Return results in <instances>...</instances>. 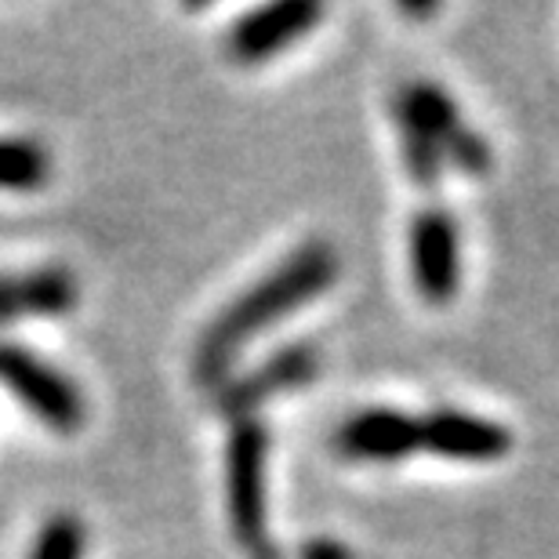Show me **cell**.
<instances>
[{"label":"cell","instance_id":"6da1fadb","mask_svg":"<svg viewBox=\"0 0 559 559\" xmlns=\"http://www.w3.org/2000/svg\"><path fill=\"white\" fill-rule=\"evenodd\" d=\"M334 280H338V254L328 243L312 240L306 248L290 251L273 273H265L259 284H251L211 320L197 345V378L204 385H222L243 345L276 328L295 309L309 306L312 298H320Z\"/></svg>","mask_w":559,"mask_h":559},{"label":"cell","instance_id":"7a4b0ae2","mask_svg":"<svg viewBox=\"0 0 559 559\" xmlns=\"http://www.w3.org/2000/svg\"><path fill=\"white\" fill-rule=\"evenodd\" d=\"M265 454H270V436L259 418H240L233 425L226 447V506L233 538L251 559H276L265 516Z\"/></svg>","mask_w":559,"mask_h":559},{"label":"cell","instance_id":"3957f363","mask_svg":"<svg viewBox=\"0 0 559 559\" xmlns=\"http://www.w3.org/2000/svg\"><path fill=\"white\" fill-rule=\"evenodd\" d=\"M0 382L22 400L33 418L55 432H76L84 425V396L62 371L33 356L26 345L0 342Z\"/></svg>","mask_w":559,"mask_h":559},{"label":"cell","instance_id":"277c9868","mask_svg":"<svg viewBox=\"0 0 559 559\" xmlns=\"http://www.w3.org/2000/svg\"><path fill=\"white\" fill-rule=\"evenodd\" d=\"M411 273L425 301L447 306L462 284V248H457L454 218L429 207L411 222Z\"/></svg>","mask_w":559,"mask_h":559},{"label":"cell","instance_id":"5b68a950","mask_svg":"<svg viewBox=\"0 0 559 559\" xmlns=\"http://www.w3.org/2000/svg\"><path fill=\"white\" fill-rule=\"evenodd\" d=\"M320 371V353L312 342L301 345H287L273 356H265L259 367H251L248 374L240 378H226L218 385V407L226 411L229 418H248V411H254L265 400H273L287 389L309 385Z\"/></svg>","mask_w":559,"mask_h":559},{"label":"cell","instance_id":"8992f818","mask_svg":"<svg viewBox=\"0 0 559 559\" xmlns=\"http://www.w3.org/2000/svg\"><path fill=\"white\" fill-rule=\"evenodd\" d=\"M320 19L323 8L317 0H280V4H265L233 26L229 55L243 66H259L306 37Z\"/></svg>","mask_w":559,"mask_h":559},{"label":"cell","instance_id":"52a82bcc","mask_svg":"<svg viewBox=\"0 0 559 559\" xmlns=\"http://www.w3.org/2000/svg\"><path fill=\"white\" fill-rule=\"evenodd\" d=\"M418 451L454 462H498L512 451V432L490 418L440 407L418 418Z\"/></svg>","mask_w":559,"mask_h":559},{"label":"cell","instance_id":"ba28073f","mask_svg":"<svg viewBox=\"0 0 559 559\" xmlns=\"http://www.w3.org/2000/svg\"><path fill=\"white\" fill-rule=\"evenodd\" d=\"M338 451L356 462H404L418 451V418L404 411H360L338 429Z\"/></svg>","mask_w":559,"mask_h":559},{"label":"cell","instance_id":"9c48e42d","mask_svg":"<svg viewBox=\"0 0 559 559\" xmlns=\"http://www.w3.org/2000/svg\"><path fill=\"white\" fill-rule=\"evenodd\" d=\"M76 306V276L62 265L0 273V323L19 317H62Z\"/></svg>","mask_w":559,"mask_h":559},{"label":"cell","instance_id":"30bf717a","mask_svg":"<svg viewBox=\"0 0 559 559\" xmlns=\"http://www.w3.org/2000/svg\"><path fill=\"white\" fill-rule=\"evenodd\" d=\"M396 124L400 131H411V135H421V139H429L440 145V153H443V145L451 142L457 131H462V114H457V106H454V98L443 92V87H436V84H407L404 92L396 95Z\"/></svg>","mask_w":559,"mask_h":559},{"label":"cell","instance_id":"8fae6325","mask_svg":"<svg viewBox=\"0 0 559 559\" xmlns=\"http://www.w3.org/2000/svg\"><path fill=\"white\" fill-rule=\"evenodd\" d=\"M51 156L33 139H0V189L33 193L48 182Z\"/></svg>","mask_w":559,"mask_h":559},{"label":"cell","instance_id":"7c38bea8","mask_svg":"<svg viewBox=\"0 0 559 559\" xmlns=\"http://www.w3.org/2000/svg\"><path fill=\"white\" fill-rule=\"evenodd\" d=\"M84 545H87L84 523L70 516V512H59V516H51L37 531L26 559H84Z\"/></svg>","mask_w":559,"mask_h":559},{"label":"cell","instance_id":"4fadbf2b","mask_svg":"<svg viewBox=\"0 0 559 559\" xmlns=\"http://www.w3.org/2000/svg\"><path fill=\"white\" fill-rule=\"evenodd\" d=\"M404 164H407L411 182L421 186V189H432L436 182H440L443 153H440V145H436V142L404 131Z\"/></svg>","mask_w":559,"mask_h":559},{"label":"cell","instance_id":"5bb4252c","mask_svg":"<svg viewBox=\"0 0 559 559\" xmlns=\"http://www.w3.org/2000/svg\"><path fill=\"white\" fill-rule=\"evenodd\" d=\"M443 156L457 167V171H465V175H473V178L487 175V167H490V145L473 128L457 131V135L443 145Z\"/></svg>","mask_w":559,"mask_h":559},{"label":"cell","instance_id":"9a60e30c","mask_svg":"<svg viewBox=\"0 0 559 559\" xmlns=\"http://www.w3.org/2000/svg\"><path fill=\"white\" fill-rule=\"evenodd\" d=\"M301 559H353V552L334 538H312L306 549H301Z\"/></svg>","mask_w":559,"mask_h":559},{"label":"cell","instance_id":"2e32d148","mask_svg":"<svg viewBox=\"0 0 559 559\" xmlns=\"http://www.w3.org/2000/svg\"><path fill=\"white\" fill-rule=\"evenodd\" d=\"M407 15H432L436 8H429V4H411V8H404Z\"/></svg>","mask_w":559,"mask_h":559}]
</instances>
